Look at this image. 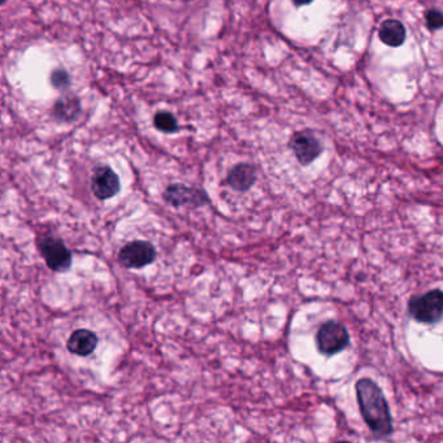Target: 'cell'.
Here are the masks:
<instances>
[{
    "label": "cell",
    "instance_id": "1",
    "mask_svg": "<svg viewBox=\"0 0 443 443\" xmlns=\"http://www.w3.org/2000/svg\"><path fill=\"white\" fill-rule=\"evenodd\" d=\"M357 398L362 416L376 437H388L392 433V418L386 398L378 385L362 378L357 383Z\"/></svg>",
    "mask_w": 443,
    "mask_h": 443
},
{
    "label": "cell",
    "instance_id": "2",
    "mask_svg": "<svg viewBox=\"0 0 443 443\" xmlns=\"http://www.w3.org/2000/svg\"><path fill=\"white\" fill-rule=\"evenodd\" d=\"M409 312L416 322L435 324L443 317V291L432 290L424 296H414L409 303Z\"/></svg>",
    "mask_w": 443,
    "mask_h": 443
},
{
    "label": "cell",
    "instance_id": "3",
    "mask_svg": "<svg viewBox=\"0 0 443 443\" xmlns=\"http://www.w3.org/2000/svg\"><path fill=\"white\" fill-rule=\"evenodd\" d=\"M317 348L322 355H336L348 348L350 343L346 328L337 322H325L316 334Z\"/></svg>",
    "mask_w": 443,
    "mask_h": 443
},
{
    "label": "cell",
    "instance_id": "4",
    "mask_svg": "<svg viewBox=\"0 0 443 443\" xmlns=\"http://www.w3.org/2000/svg\"><path fill=\"white\" fill-rule=\"evenodd\" d=\"M157 259V250L147 241H133L125 244L119 252V261L129 270H140Z\"/></svg>",
    "mask_w": 443,
    "mask_h": 443
},
{
    "label": "cell",
    "instance_id": "5",
    "mask_svg": "<svg viewBox=\"0 0 443 443\" xmlns=\"http://www.w3.org/2000/svg\"><path fill=\"white\" fill-rule=\"evenodd\" d=\"M39 250L50 270L59 273L70 270L72 252L59 238L53 235L44 237L39 244Z\"/></svg>",
    "mask_w": 443,
    "mask_h": 443
},
{
    "label": "cell",
    "instance_id": "6",
    "mask_svg": "<svg viewBox=\"0 0 443 443\" xmlns=\"http://www.w3.org/2000/svg\"><path fill=\"white\" fill-rule=\"evenodd\" d=\"M164 199L173 207L198 209L209 203V195L200 189L190 187L183 183L169 185L164 192Z\"/></svg>",
    "mask_w": 443,
    "mask_h": 443
},
{
    "label": "cell",
    "instance_id": "7",
    "mask_svg": "<svg viewBox=\"0 0 443 443\" xmlns=\"http://www.w3.org/2000/svg\"><path fill=\"white\" fill-rule=\"evenodd\" d=\"M290 148L293 150L298 161L302 166H308L320 157L322 152V146L320 140L315 137L311 131H298L296 133L289 143Z\"/></svg>",
    "mask_w": 443,
    "mask_h": 443
},
{
    "label": "cell",
    "instance_id": "8",
    "mask_svg": "<svg viewBox=\"0 0 443 443\" xmlns=\"http://www.w3.org/2000/svg\"><path fill=\"white\" fill-rule=\"evenodd\" d=\"M121 189L119 176L110 166H98L91 177V190L98 199H111Z\"/></svg>",
    "mask_w": 443,
    "mask_h": 443
},
{
    "label": "cell",
    "instance_id": "9",
    "mask_svg": "<svg viewBox=\"0 0 443 443\" xmlns=\"http://www.w3.org/2000/svg\"><path fill=\"white\" fill-rule=\"evenodd\" d=\"M256 181V169L251 164L241 163L233 166L227 177L226 183L238 192H249L252 187V185Z\"/></svg>",
    "mask_w": 443,
    "mask_h": 443
},
{
    "label": "cell",
    "instance_id": "10",
    "mask_svg": "<svg viewBox=\"0 0 443 443\" xmlns=\"http://www.w3.org/2000/svg\"><path fill=\"white\" fill-rule=\"evenodd\" d=\"M98 346V337L95 333L87 329H79L70 334L67 342L70 352L79 357H88L95 351Z\"/></svg>",
    "mask_w": 443,
    "mask_h": 443
},
{
    "label": "cell",
    "instance_id": "11",
    "mask_svg": "<svg viewBox=\"0 0 443 443\" xmlns=\"http://www.w3.org/2000/svg\"><path fill=\"white\" fill-rule=\"evenodd\" d=\"M381 42L390 47H399L406 41V27L398 20H386L378 29Z\"/></svg>",
    "mask_w": 443,
    "mask_h": 443
},
{
    "label": "cell",
    "instance_id": "12",
    "mask_svg": "<svg viewBox=\"0 0 443 443\" xmlns=\"http://www.w3.org/2000/svg\"><path fill=\"white\" fill-rule=\"evenodd\" d=\"M53 114L60 121H76L81 114V103H79V98L72 94L61 96L60 99L55 103Z\"/></svg>",
    "mask_w": 443,
    "mask_h": 443
},
{
    "label": "cell",
    "instance_id": "13",
    "mask_svg": "<svg viewBox=\"0 0 443 443\" xmlns=\"http://www.w3.org/2000/svg\"><path fill=\"white\" fill-rule=\"evenodd\" d=\"M154 125L157 131L163 133H174L178 129V122L173 114L166 111H160L154 117Z\"/></svg>",
    "mask_w": 443,
    "mask_h": 443
},
{
    "label": "cell",
    "instance_id": "14",
    "mask_svg": "<svg viewBox=\"0 0 443 443\" xmlns=\"http://www.w3.org/2000/svg\"><path fill=\"white\" fill-rule=\"evenodd\" d=\"M51 84L56 90H67L70 86V73L65 70H55L51 73Z\"/></svg>",
    "mask_w": 443,
    "mask_h": 443
},
{
    "label": "cell",
    "instance_id": "15",
    "mask_svg": "<svg viewBox=\"0 0 443 443\" xmlns=\"http://www.w3.org/2000/svg\"><path fill=\"white\" fill-rule=\"evenodd\" d=\"M426 27L430 30H438L443 27V13L438 9H429L426 12Z\"/></svg>",
    "mask_w": 443,
    "mask_h": 443
},
{
    "label": "cell",
    "instance_id": "16",
    "mask_svg": "<svg viewBox=\"0 0 443 443\" xmlns=\"http://www.w3.org/2000/svg\"><path fill=\"white\" fill-rule=\"evenodd\" d=\"M293 1L298 7H302V6H307V4L312 3L313 0H293Z\"/></svg>",
    "mask_w": 443,
    "mask_h": 443
},
{
    "label": "cell",
    "instance_id": "17",
    "mask_svg": "<svg viewBox=\"0 0 443 443\" xmlns=\"http://www.w3.org/2000/svg\"><path fill=\"white\" fill-rule=\"evenodd\" d=\"M183 1H190V0H183Z\"/></svg>",
    "mask_w": 443,
    "mask_h": 443
}]
</instances>
